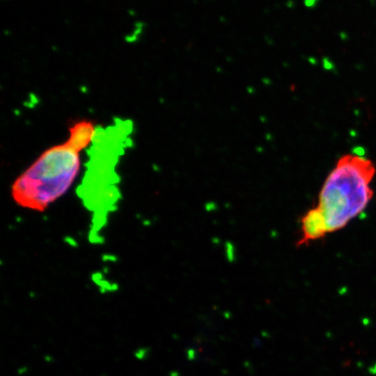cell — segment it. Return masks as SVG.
Returning a JSON list of instances; mask_svg holds the SVG:
<instances>
[{
	"instance_id": "cell-1",
	"label": "cell",
	"mask_w": 376,
	"mask_h": 376,
	"mask_svg": "<svg viewBox=\"0 0 376 376\" xmlns=\"http://www.w3.org/2000/svg\"><path fill=\"white\" fill-rule=\"evenodd\" d=\"M376 173L373 161L361 153L342 156L328 173L315 206L328 233L341 230L366 210L374 197Z\"/></svg>"
},
{
	"instance_id": "cell-2",
	"label": "cell",
	"mask_w": 376,
	"mask_h": 376,
	"mask_svg": "<svg viewBox=\"0 0 376 376\" xmlns=\"http://www.w3.org/2000/svg\"><path fill=\"white\" fill-rule=\"evenodd\" d=\"M80 166L79 152L65 143L52 146L15 179L11 196L21 207L43 212L72 187Z\"/></svg>"
},
{
	"instance_id": "cell-3",
	"label": "cell",
	"mask_w": 376,
	"mask_h": 376,
	"mask_svg": "<svg viewBox=\"0 0 376 376\" xmlns=\"http://www.w3.org/2000/svg\"><path fill=\"white\" fill-rule=\"evenodd\" d=\"M300 223L301 235L296 243L299 247L320 240L328 234L323 217L316 207L309 209L304 214Z\"/></svg>"
},
{
	"instance_id": "cell-4",
	"label": "cell",
	"mask_w": 376,
	"mask_h": 376,
	"mask_svg": "<svg viewBox=\"0 0 376 376\" xmlns=\"http://www.w3.org/2000/svg\"><path fill=\"white\" fill-rule=\"evenodd\" d=\"M97 129L91 120L75 121L69 127V137L65 142L68 146L79 152L90 145L96 135Z\"/></svg>"
},
{
	"instance_id": "cell-5",
	"label": "cell",
	"mask_w": 376,
	"mask_h": 376,
	"mask_svg": "<svg viewBox=\"0 0 376 376\" xmlns=\"http://www.w3.org/2000/svg\"><path fill=\"white\" fill-rule=\"evenodd\" d=\"M320 0H305V5L307 7H313L317 5Z\"/></svg>"
},
{
	"instance_id": "cell-6",
	"label": "cell",
	"mask_w": 376,
	"mask_h": 376,
	"mask_svg": "<svg viewBox=\"0 0 376 376\" xmlns=\"http://www.w3.org/2000/svg\"><path fill=\"white\" fill-rule=\"evenodd\" d=\"M370 372H371L372 374H376V364H374V366H373L371 369H370Z\"/></svg>"
}]
</instances>
